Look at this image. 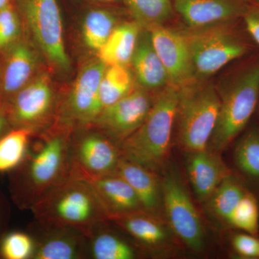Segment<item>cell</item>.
Instances as JSON below:
<instances>
[{"mask_svg": "<svg viewBox=\"0 0 259 259\" xmlns=\"http://www.w3.org/2000/svg\"><path fill=\"white\" fill-rule=\"evenodd\" d=\"M112 221L104 220L86 232L88 258L134 259V245L111 228Z\"/></svg>", "mask_w": 259, "mask_h": 259, "instance_id": "19", "label": "cell"}, {"mask_svg": "<svg viewBox=\"0 0 259 259\" xmlns=\"http://www.w3.org/2000/svg\"><path fill=\"white\" fill-rule=\"evenodd\" d=\"M131 62L141 88L148 91L168 86V75L153 46L149 30L141 29Z\"/></svg>", "mask_w": 259, "mask_h": 259, "instance_id": "18", "label": "cell"}, {"mask_svg": "<svg viewBox=\"0 0 259 259\" xmlns=\"http://www.w3.org/2000/svg\"><path fill=\"white\" fill-rule=\"evenodd\" d=\"M235 250L240 255L246 258L259 256V241L254 237L246 234H239L233 240Z\"/></svg>", "mask_w": 259, "mask_h": 259, "instance_id": "33", "label": "cell"}, {"mask_svg": "<svg viewBox=\"0 0 259 259\" xmlns=\"http://www.w3.org/2000/svg\"><path fill=\"white\" fill-rule=\"evenodd\" d=\"M34 131L14 127L0 138V173H10L25 157Z\"/></svg>", "mask_w": 259, "mask_h": 259, "instance_id": "24", "label": "cell"}, {"mask_svg": "<svg viewBox=\"0 0 259 259\" xmlns=\"http://www.w3.org/2000/svg\"><path fill=\"white\" fill-rule=\"evenodd\" d=\"M13 128L4 107L0 106V138Z\"/></svg>", "mask_w": 259, "mask_h": 259, "instance_id": "36", "label": "cell"}, {"mask_svg": "<svg viewBox=\"0 0 259 259\" xmlns=\"http://www.w3.org/2000/svg\"><path fill=\"white\" fill-rule=\"evenodd\" d=\"M88 182L109 219L144 210L132 187L118 175H107Z\"/></svg>", "mask_w": 259, "mask_h": 259, "instance_id": "17", "label": "cell"}, {"mask_svg": "<svg viewBox=\"0 0 259 259\" xmlns=\"http://www.w3.org/2000/svg\"><path fill=\"white\" fill-rule=\"evenodd\" d=\"M219 95L217 123L209 143L215 152L229 146L254 112L259 97V65L238 74Z\"/></svg>", "mask_w": 259, "mask_h": 259, "instance_id": "5", "label": "cell"}, {"mask_svg": "<svg viewBox=\"0 0 259 259\" xmlns=\"http://www.w3.org/2000/svg\"><path fill=\"white\" fill-rule=\"evenodd\" d=\"M106 68L100 60L83 68L61 109L65 124L76 127L97 120L102 110L100 84Z\"/></svg>", "mask_w": 259, "mask_h": 259, "instance_id": "10", "label": "cell"}, {"mask_svg": "<svg viewBox=\"0 0 259 259\" xmlns=\"http://www.w3.org/2000/svg\"><path fill=\"white\" fill-rule=\"evenodd\" d=\"M19 32L20 23L13 8L8 6L0 10V50L15 42Z\"/></svg>", "mask_w": 259, "mask_h": 259, "instance_id": "32", "label": "cell"}, {"mask_svg": "<svg viewBox=\"0 0 259 259\" xmlns=\"http://www.w3.org/2000/svg\"><path fill=\"white\" fill-rule=\"evenodd\" d=\"M253 1L255 2L257 4L259 5V0H253Z\"/></svg>", "mask_w": 259, "mask_h": 259, "instance_id": "38", "label": "cell"}, {"mask_svg": "<svg viewBox=\"0 0 259 259\" xmlns=\"http://www.w3.org/2000/svg\"><path fill=\"white\" fill-rule=\"evenodd\" d=\"M154 100L148 90L134 89L119 101L103 109L93 124L120 145L142 125Z\"/></svg>", "mask_w": 259, "mask_h": 259, "instance_id": "12", "label": "cell"}, {"mask_svg": "<svg viewBox=\"0 0 259 259\" xmlns=\"http://www.w3.org/2000/svg\"><path fill=\"white\" fill-rule=\"evenodd\" d=\"M205 81L194 80L179 89V141L190 153L207 149L217 123L219 92Z\"/></svg>", "mask_w": 259, "mask_h": 259, "instance_id": "4", "label": "cell"}, {"mask_svg": "<svg viewBox=\"0 0 259 259\" xmlns=\"http://www.w3.org/2000/svg\"><path fill=\"white\" fill-rule=\"evenodd\" d=\"M179 89L168 85L156 97L142 125L120 145L122 158L157 171L169 153Z\"/></svg>", "mask_w": 259, "mask_h": 259, "instance_id": "2", "label": "cell"}, {"mask_svg": "<svg viewBox=\"0 0 259 259\" xmlns=\"http://www.w3.org/2000/svg\"><path fill=\"white\" fill-rule=\"evenodd\" d=\"M195 79L206 80L228 63L244 55L247 47L226 25L191 30L185 33Z\"/></svg>", "mask_w": 259, "mask_h": 259, "instance_id": "7", "label": "cell"}, {"mask_svg": "<svg viewBox=\"0 0 259 259\" xmlns=\"http://www.w3.org/2000/svg\"><path fill=\"white\" fill-rule=\"evenodd\" d=\"M110 221L144 248H156L166 241V229L161 226L156 214L152 213L139 211Z\"/></svg>", "mask_w": 259, "mask_h": 259, "instance_id": "21", "label": "cell"}, {"mask_svg": "<svg viewBox=\"0 0 259 259\" xmlns=\"http://www.w3.org/2000/svg\"><path fill=\"white\" fill-rule=\"evenodd\" d=\"M187 166L192 189L200 202H207L221 182L231 175L217 152L207 148L191 152Z\"/></svg>", "mask_w": 259, "mask_h": 259, "instance_id": "16", "label": "cell"}, {"mask_svg": "<svg viewBox=\"0 0 259 259\" xmlns=\"http://www.w3.org/2000/svg\"><path fill=\"white\" fill-rule=\"evenodd\" d=\"M115 175L131 185L145 211L156 214L159 207L161 187L154 171L122 158Z\"/></svg>", "mask_w": 259, "mask_h": 259, "instance_id": "20", "label": "cell"}, {"mask_svg": "<svg viewBox=\"0 0 259 259\" xmlns=\"http://www.w3.org/2000/svg\"><path fill=\"white\" fill-rule=\"evenodd\" d=\"M243 18L247 30L259 45V5L248 7Z\"/></svg>", "mask_w": 259, "mask_h": 259, "instance_id": "34", "label": "cell"}, {"mask_svg": "<svg viewBox=\"0 0 259 259\" xmlns=\"http://www.w3.org/2000/svg\"><path fill=\"white\" fill-rule=\"evenodd\" d=\"M190 30L227 25L244 15L246 0H172Z\"/></svg>", "mask_w": 259, "mask_h": 259, "instance_id": "15", "label": "cell"}, {"mask_svg": "<svg viewBox=\"0 0 259 259\" xmlns=\"http://www.w3.org/2000/svg\"><path fill=\"white\" fill-rule=\"evenodd\" d=\"M70 151V178L87 182L115 175L122 158L120 145L93 123L73 127Z\"/></svg>", "mask_w": 259, "mask_h": 259, "instance_id": "6", "label": "cell"}, {"mask_svg": "<svg viewBox=\"0 0 259 259\" xmlns=\"http://www.w3.org/2000/svg\"><path fill=\"white\" fill-rule=\"evenodd\" d=\"M34 67L35 59L31 50L24 44L13 45L7 58L3 80V92L9 101L27 84Z\"/></svg>", "mask_w": 259, "mask_h": 259, "instance_id": "23", "label": "cell"}, {"mask_svg": "<svg viewBox=\"0 0 259 259\" xmlns=\"http://www.w3.org/2000/svg\"><path fill=\"white\" fill-rule=\"evenodd\" d=\"M10 0H0V10L10 6Z\"/></svg>", "mask_w": 259, "mask_h": 259, "instance_id": "37", "label": "cell"}, {"mask_svg": "<svg viewBox=\"0 0 259 259\" xmlns=\"http://www.w3.org/2000/svg\"><path fill=\"white\" fill-rule=\"evenodd\" d=\"M142 27L135 22L116 26L108 40L98 51L100 60L107 66L131 62Z\"/></svg>", "mask_w": 259, "mask_h": 259, "instance_id": "22", "label": "cell"}, {"mask_svg": "<svg viewBox=\"0 0 259 259\" xmlns=\"http://www.w3.org/2000/svg\"><path fill=\"white\" fill-rule=\"evenodd\" d=\"M134 89V78L126 66H107L100 84L102 110L119 101Z\"/></svg>", "mask_w": 259, "mask_h": 259, "instance_id": "25", "label": "cell"}, {"mask_svg": "<svg viewBox=\"0 0 259 259\" xmlns=\"http://www.w3.org/2000/svg\"><path fill=\"white\" fill-rule=\"evenodd\" d=\"M4 107L13 128L25 127L37 132L45 123L54 107V94L47 76L27 83Z\"/></svg>", "mask_w": 259, "mask_h": 259, "instance_id": "11", "label": "cell"}, {"mask_svg": "<svg viewBox=\"0 0 259 259\" xmlns=\"http://www.w3.org/2000/svg\"><path fill=\"white\" fill-rule=\"evenodd\" d=\"M245 194L241 185L230 175L221 182L207 200L209 209L214 215L228 222Z\"/></svg>", "mask_w": 259, "mask_h": 259, "instance_id": "28", "label": "cell"}, {"mask_svg": "<svg viewBox=\"0 0 259 259\" xmlns=\"http://www.w3.org/2000/svg\"><path fill=\"white\" fill-rule=\"evenodd\" d=\"M72 126L32 135L20 166L9 175L12 200L21 209H30L42 197L70 178Z\"/></svg>", "mask_w": 259, "mask_h": 259, "instance_id": "1", "label": "cell"}, {"mask_svg": "<svg viewBox=\"0 0 259 259\" xmlns=\"http://www.w3.org/2000/svg\"><path fill=\"white\" fill-rule=\"evenodd\" d=\"M25 15L32 36L51 64L67 68L62 20L56 0H26Z\"/></svg>", "mask_w": 259, "mask_h": 259, "instance_id": "8", "label": "cell"}, {"mask_svg": "<svg viewBox=\"0 0 259 259\" xmlns=\"http://www.w3.org/2000/svg\"><path fill=\"white\" fill-rule=\"evenodd\" d=\"M235 158L242 171L250 176L259 177V131L247 133L237 146Z\"/></svg>", "mask_w": 259, "mask_h": 259, "instance_id": "30", "label": "cell"}, {"mask_svg": "<svg viewBox=\"0 0 259 259\" xmlns=\"http://www.w3.org/2000/svg\"><path fill=\"white\" fill-rule=\"evenodd\" d=\"M35 222L44 226L69 227L82 231L109 219L91 185L69 178L32 206Z\"/></svg>", "mask_w": 259, "mask_h": 259, "instance_id": "3", "label": "cell"}, {"mask_svg": "<svg viewBox=\"0 0 259 259\" xmlns=\"http://www.w3.org/2000/svg\"><path fill=\"white\" fill-rule=\"evenodd\" d=\"M161 192L165 212L174 232L189 248L202 249L204 232L200 218L177 175L167 174L162 182Z\"/></svg>", "mask_w": 259, "mask_h": 259, "instance_id": "9", "label": "cell"}, {"mask_svg": "<svg viewBox=\"0 0 259 259\" xmlns=\"http://www.w3.org/2000/svg\"><path fill=\"white\" fill-rule=\"evenodd\" d=\"M149 30L153 46L168 75V85L180 89L196 80L185 33L164 25Z\"/></svg>", "mask_w": 259, "mask_h": 259, "instance_id": "13", "label": "cell"}, {"mask_svg": "<svg viewBox=\"0 0 259 259\" xmlns=\"http://www.w3.org/2000/svg\"><path fill=\"white\" fill-rule=\"evenodd\" d=\"M10 217L11 205L9 199L0 187V240L8 231Z\"/></svg>", "mask_w": 259, "mask_h": 259, "instance_id": "35", "label": "cell"}, {"mask_svg": "<svg viewBox=\"0 0 259 259\" xmlns=\"http://www.w3.org/2000/svg\"><path fill=\"white\" fill-rule=\"evenodd\" d=\"M35 242L30 233L7 232L0 240V258L32 259Z\"/></svg>", "mask_w": 259, "mask_h": 259, "instance_id": "29", "label": "cell"}, {"mask_svg": "<svg viewBox=\"0 0 259 259\" xmlns=\"http://www.w3.org/2000/svg\"><path fill=\"white\" fill-rule=\"evenodd\" d=\"M136 23L151 30L164 25L174 12L172 0H123Z\"/></svg>", "mask_w": 259, "mask_h": 259, "instance_id": "26", "label": "cell"}, {"mask_svg": "<svg viewBox=\"0 0 259 259\" xmlns=\"http://www.w3.org/2000/svg\"><path fill=\"white\" fill-rule=\"evenodd\" d=\"M103 1H115V0H103Z\"/></svg>", "mask_w": 259, "mask_h": 259, "instance_id": "39", "label": "cell"}, {"mask_svg": "<svg viewBox=\"0 0 259 259\" xmlns=\"http://www.w3.org/2000/svg\"><path fill=\"white\" fill-rule=\"evenodd\" d=\"M115 17L105 10L90 12L83 24V37L90 49L99 51L108 40L116 27Z\"/></svg>", "mask_w": 259, "mask_h": 259, "instance_id": "27", "label": "cell"}, {"mask_svg": "<svg viewBox=\"0 0 259 259\" xmlns=\"http://www.w3.org/2000/svg\"><path fill=\"white\" fill-rule=\"evenodd\" d=\"M30 234L35 242L32 259L88 258L84 233L69 227L44 226L35 222Z\"/></svg>", "mask_w": 259, "mask_h": 259, "instance_id": "14", "label": "cell"}, {"mask_svg": "<svg viewBox=\"0 0 259 259\" xmlns=\"http://www.w3.org/2000/svg\"><path fill=\"white\" fill-rule=\"evenodd\" d=\"M228 223L251 235H256L259 228V212L256 200L245 193L231 213Z\"/></svg>", "mask_w": 259, "mask_h": 259, "instance_id": "31", "label": "cell"}]
</instances>
